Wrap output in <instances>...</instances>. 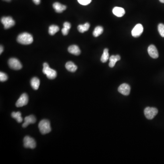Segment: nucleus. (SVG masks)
<instances>
[{"mask_svg": "<svg viewBox=\"0 0 164 164\" xmlns=\"http://www.w3.org/2000/svg\"><path fill=\"white\" fill-rule=\"evenodd\" d=\"M33 39L30 34L27 33H22L18 35L17 41L23 45H29L33 43Z\"/></svg>", "mask_w": 164, "mask_h": 164, "instance_id": "1", "label": "nucleus"}, {"mask_svg": "<svg viewBox=\"0 0 164 164\" xmlns=\"http://www.w3.org/2000/svg\"><path fill=\"white\" fill-rule=\"evenodd\" d=\"M39 131L42 134H48L51 131L50 123L47 120H43L41 121L38 124Z\"/></svg>", "mask_w": 164, "mask_h": 164, "instance_id": "2", "label": "nucleus"}, {"mask_svg": "<svg viewBox=\"0 0 164 164\" xmlns=\"http://www.w3.org/2000/svg\"><path fill=\"white\" fill-rule=\"evenodd\" d=\"M43 67V73L46 75L48 79H54L56 78L57 76L56 71L51 68L48 64L46 63H44Z\"/></svg>", "mask_w": 164, "mask_h": 164, "instance_id": "3", "label": "nucleus"}, {"mask_svg": "<svg viewBox=\"0 0 164 164\" xmlns=\"http://www.w3.org/2000/svg\"><path fill=\"white\" fill-rule=\"evenodd\" d=\"M157 108L153 107H147L144 110V114L146 118L148 120H152L157 114Z\"/></svg>", "mask_w": 164, "mask_h": 164, "instance_id": "4", "label": "nucleus"}, {"mask_svg": "<svg viewBox=\"0 0 164 164\" xmlns=\"http://www.w3.org/2000/svg\"><path fill=\"white\" fill-rule=\"evenodd\" d=\"M1 22L4 27L5 29H7L14 26L15 22L11 17H4L1 19Z\"/></svg>", "mask_w": 164, "mask_h": 164, "instance_id": "5", "label": "nucleus"}, {"mask_svg": "<svg viewBox=\"0 0 164 164\" xmlns=\"http://www.w3.org/2000/svg\"><path fill=\"white\" fill-rule=\"evenodd\" d=\"M8 65L11 69L18 70L22 68V66L20 62L15 58H11L8 61Z\"/></svg>", "mask_w": 164, "mask_h": 164, "instance_id": "6", "label": "nucleus"}, {"mask_svg": "<svg viewBox=\"0 0 164 164\" xmlns=\"http://www.w3.org/2000/svg\"><path fill=\"white\" fill-rule=\"evenodd\" d=\"M23 143L24 146L26 148L34 149L36 147L35 141L30 136H27L24 138Z\"/></svg>", "mask_w": 164, "mask_h": 164, "instance_id": "7", "label": "nucleus"}, {"mask_svg": "<svg viewBox=\"0 0 164 164\" xmlns=\"http://www.w3.org/2000/svg\"><path fill=\"white\" fill-rule=\"evenodd\" d=\"M28 102V97L27 94L24 93L20 97L16 102V105L17 107H21L27 105Z\"/></svg>", "mask_w": 164, "mask_h": 164, "instance_id": "8", "label": "nucleus"}, {"mask_svg": "<svg viewBox=\"0 0 164 164\" xmlns=\"http://www.w3.org/2000/svg\"><path fill=\"white\" fill-rule=\"evenodd\" d=\"M143 30L144 28L142 25L141 24H138L134 27V28L132 30V35L135 37H140L141 35L142 34Z\"/></svg>", "mask_w": 164, "mask_h": 164, "instance_id": "9", "label": "nucleus"}, {"mask_svg": "<svg viewBox=\"0 0 164 164\" xmlns=\"http://www.w3.org/2000/svg\"><path fill=\"white\" fill-rule=\"evenodd\" d=\"M118 91L123 95H128L131 92V87L128 84H122L118 87Z\"/></svg>", "mask_w": 164, "mask_h": 164, "instance_id": "10", "label": "nucleus"}, {"mask_svg": "<svg viewBox=\"0 0 164 164\" xmlns=\"http://www.w3.org/2000/svg\"><path fill=\"white\" fill-rule=\"evenodd\" d=\"M149 54L152 58H157L159 57V53L157 49L154 45H151L148 48Z\"/></svg>", "mask_w": 164, "mask_h": 164, "instance_id": "11", "label": "nucleus"}, {"mask_svg": "<svg viewBox=\"0 0 164 164\" xmlns=\"http://www.w3.org/2000/svg\"><path fill=\"white\" fill-rule=\"evenodd\" d=\"M36 122V118L33 115H30L27 116L24 118V122L22 124V127L23 128L27 127L29 125L34 124Z\"/></svg>", "mask_w": 164, "mask_h": 164, "instance_id": "12", "label": "nucleus"}, {"mask_svg": "<svg viewBox=\"0 0 164 164\" xmlns=\"http://www.w3.org/2000/svg\"><path fill=\"white\" fill-rule=\"evenodd\" d=\"M53 8L54 9L56 12L62 13L64 11L66 10L67 7L64 5L61 4L59 2H55L53 4Z\"/></svg>", "mask_w": 164, "mask_h": 164, "instance_id": "13", "label": "nucleus"}, {"mask_svg": "<svg viewBox=\"0 0 164 164\" xmlns=\"http://www.w3.org/2000/svg\"><path fill=\"white\" fill-rule=\"evenodd\" d=\"M113 13L118 17H122L125 14V11L124 8L120 7H115L113 9Z\"/></svg>", "mask_w": 164, "mask_h": 164, "instance_id": "14", "label": "nucleus"}, {"mask_svg": "<svg viewBox=\"0 0 164 164\" xmlns=\"http://www.w3.org/2000/svg\"><path fill=\"white\" fill-rule=\"evenodd\" d=\"M68 51L69 53L75 55L76 56L79 55L81 53V51L79 49V47L76 45H73L69 47Z\"/></svg>", "mask_w": 164, "mask_h": 164, "instance_id": "15", "label": "nucleus"}, {"mask_svg": "<svg viewBox=\"0 0 164 164\" xmlns=\"http://www.w3.org/2000/svg\"><path fill=\"white\" fill-rule=\"evenodd\" d=\"M120 60V55H112L109 58V66L110 68H113L115 66L116 62Z\"/></svg>", "mask_w": 164, "mask_h": 164, "instance_id": "16", "label": "nucleus"}, {"mask_svg": "<svg viewBox=\"0 0 164 164\" xmlns=\"http://www.w3.org/2000/svg\"><path fill=\"white\" fill-rule=\"evenodd\" d=\"M40 84V80L37 77H34L31 80V87L34 90L38 89Z\"/></svg>", "mask_w": 164, "mask_h": 164, "instance_id": "17", "label": "nucleus"}, {"mask_svg": "<svg viewBox=\"0 0 164 164\" xmlns=\"http://www.w3.org/2000/svg\"><path fill=\"white\" fill-rule=\"evenodd\" d=\"M66 69L71 72H75L77 70V66L72 62H68L65 65Z\"/></svg>", "mask_w": 164, "mask_h": 164, "instance_id": "18", "label": "nucleus"}, {"mask_svg": "<svg viewBox=\"0 0 164 164\" xmlns=\"http://www.w3.org/2000/svg\"><path fill=\"white\" fill-rule=\"evenodd\" d=\"M90 27V24L87 22L84 25H79L78 27V31L81 33H84L87 31Z\"/></svg>", "mask_w": 164, "mask_h": 164, "instance_id": "19", "label": "nucleus"}, {"mask_svg": "<svg viewBox=\"0 0 164 164\" xmlns=\"http://www.w3.org/2000/svg\"><path fill=\"white\" fill-rule=\"evenodd\" d=\"M109 58V54H108V49L105 48L104 49L103 54L101 58V61L102 63H106L108 60Z\"/></svg>", "mask_w": 164, "mask_h": 164, "instance_id": "20", "label": "nucleus"}, {"mask_svg": "<svg viewBox=\"0 0 164 164\" xmlns=\"http://www.w3.org/2000/svg\"><path fill=\"white\" fill-rule=\"evenodd\" d=\"M21 113L20 112H13L11 114L12 117L16 119L17 122L19 123H21L23 121V118L21 117Z\"/></svg>", "mask_w": 164, "mask_h": 164, "instance_id": "21", "label": "nucleus"}, {"mask_svg": "<svg viewBox=\"0 0 164 164\" xmlns=\"http://www.w3.org/2000/svg\"><path fill=\"white\" fill-rule=\"evenodd\" d=\"M104 29L101 26H98L95 27L93 32V36L94 37H98L100 36L103 33Z\"/></svg>", "mask_w": 164, "mask_h": 164, "instance_id": "22", "label": "nucleus"}, {"mask_svg": "<svg viewBox=\"0 0 164 164\" xmlns=\"http://www.w3.org/2000/svg\"><path fill=\"white\" fill-rule=\"evenodd\" d=\"M59 28L58 26L53 25L49 27L48 33L51 35H54L58 31H59Z\"/></svg>", "mask_w": 164, "mask_h": 164, "instance_id": "23", "label": "nucleus"}, {"mask_svg": "<svg viewBox=\"0 0 164 164\" xmlns=\"http://www.w3.org/2000/svg\"><path fill=\"white\" fill-rule=\"evenodd\" d=\"M158 30L161 36L164 37V24L162 23L159 24L158 27Z\"/></svg>", "mask_w": 164, "mask_h": 164, "instance_id": "24", "label": "nucleus"}, {"mask_svg": "<svg viewBox=\"0 0 164 164\" xmlns=\"http://www.w3.org/2000/svg\"><path fill=\"white\" fill-rule=\"evenodd\" d=\"M8 79V76L5 73L3 72L0 73V81L1 82H5Z\"/></svg>", "mask_w": 164, "mask_h": 164, "instance_id": "25", "label": "nucleus"}, {"mask_svg": "<svg viewBox=\"0 0 164 164\" xmlns=\"http://www.w3.org/2000/svg\"><path fill=\"white\" fill-rule=\"evenodd\" d=\"M78 3L83 6H86L91 2L92 0H78Z\"/></svg>", "mask_w": 164, "mask_h": 164, "instance_id": "26", "label": "nucleus"}, {"mask_svg": "<svg viewBox=\"0 0 164 164\" xmlns=\"http://www.w3.org/2000/svg\"><path fill=\"white\" fill-rule=\"evenodd\" d=\"M69 30V29H68V28L64 27L63 29H62V33H63L64 35L66 36V35H68V34Z\"/></svg>", "mask_w": 164, "mask_h": 164, "instance_id": "27", "label": "nucleus"}, {"mask_svg": "<svg viewBox=\"0 0 164 164\" xmlns=\"http://www.w3.org/2000/svg\"><path fill=\"white\" fill-rule=\"evenodd\" d=\"M71 27V25L70 23L69 22H65L64 23V27H65V28H68V29L70 30Z\"/></svg>", "mask_w": 164, "mask_h": 164, "instance_id": "28", "label": "nucleus"}, {"mask_svg": "<svg viewBox=\"0 0 164 164\" xmlns=\"http://www.w3.org/2000/svg\"><path fill=\"white\" fill-rule=\"evenodd\" d=\"M34 3L36 5H39L40 3L41 0H33Z\"/></svg>", "mask_w": 164, "mask_h": 164, "instance_id": "29", "label": "nucleus"}, {"mask_svg": "<svg viewBox=\"0 0 164 164\" xmlns=\"http://www.w3.org/2000/svg\"><path fill=\"white\" fill-rule=\"evenodd\" d=\"M3 51V46L1 45V48H0V54H2V52Z\"/></svg>", "mask_w": 164, "mask_h": 164, "instance_id": "30", "label": "nucleus"}, {"mask_svg": "<svg viewBox=\"0 0 164 164\" xmlns=\"http://www.w3.org/2000/svg\"><path fill=\"white\" fill-rule=\"evenodd\" d=\"M159 1H160V2H161V3H164V0H159Z\"/></svg>", "mask_w": 164, "mask_h": 164, "instance_id": "31", "label": "nucleus"}, {"mask_svg": "<svg viewBox=\"0 0 164 164\" xmlns=\"http://www.w3.org/2000/svg\"><path fill=\"white\" fill-rule=\"evenodd\" d=\"M4 1H7V2H10L11 1V0H3Z\"/></svg>", "mask_w": 164, "mask_h": 164, "instance_id": "32", "label": "nucleus"}]
</instances>
